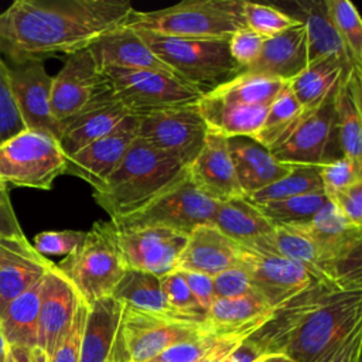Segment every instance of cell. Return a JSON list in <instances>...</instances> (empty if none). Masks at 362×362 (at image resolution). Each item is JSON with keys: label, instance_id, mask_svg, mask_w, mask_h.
Returning <instances> with one entry per match:
<instances>
[{"label": "cell", "instance_id": "cell-1", "mask_svg": "<svg viewBox=\"0 0 362 362\" xmlns=\"http://www.w3.org/2000/svg\"><path fill=\"white\" fill-rule=\"evenodd\" d=\"M249 339L294 362H361L362 290L318 281L274 307Z\"/></svg>", "mask_w": 362, "mask_h": 362}, {"label": "cell", "instance_id": "cell-2", "mask_svg": "<svg viewBox=\"0 0 362 362\" xmlns=\"http://www.w3.org/2000/svg\"><path fill=\"white\" fill-rule=\"evenodd\" d=\"M127 0H17L0 13V54L11 64L89 48L126 24Z\"/></svg>", "mask_w": 362, "mask_h": 362}, {"label": "cell", "instance_id": "cell-3", "mask_svg": "<svg viewBox=\"0 0 362 362\" xmlns=\"http://www.w3.org/2000/svg\"><path fill=\"white\" fill-rule=\"evenodd\" d=\"M188 165L178 158L136 139L93 199L110 219L127 216L185 175Z\"/></svg>", "mask_w": 362, "mask_h": 362}, {"label": "cell", "instance_id": "cell-4", "mask_svg": "<svg viewBox=\"0 0 362 362\" xmlns=\"http://www.w3.org/2000/svg\"><path fill=\"white\" fill-rule=\"evenodd\" d=\"M126 25L180 38H229L246 23L243 0H187L160 10H133Z\"/></svg>", "mask_w": 362, "mask_h": 362}, {"label": "cell", "instance_id": "cell-5", "mask_svg": "<svg viewBox=\"0 0 362 362\" xmlns=\"http://www.w3.org/2000/svg\"><path fill=\"white\" fill-rule=\"evenodd\" d=\"M137 33L160 61L202 93L240 72L230 57L229 38H180Z\"/></svg>", "mask_w": 362, "mask_h": 362}, {"label": "cell", "instance_id": "cell-6", "mask_svg": "<svg viewBox=\"0 0 362 362\" xmlns=\"http://www.w3.org/2000/svg\"><path fill=\"white\" fill-rule=\"evenodd\" d=\"M57 266L86 304L112 296L127 270L116 226L110 221H96L86 232L82 245Z\"/></svg>", "mask_w": 362, "mask_h": 362}, {"label": "cell", "instance_id": "cell-7", "mask_svg": "<svg viewBox=\"0 0 362 362\" xmlns=\"http://www.w3.org/2000/svg\"><path fill=\"white\" fill-rule=\"evenodd\" d=\"M65 167L58 139L42 130L25 129L0 146V180L7 185L51 189Z\"/></svg>", "mask_w": 362, "mask_h": 362}, {"label": "cell", "instance_id": "cell-8", "mask_svg": "<svg viewBox=\"0 0 362 362\" xmlns=\"http://www.w3.org/2000/svg\"><path fill=\"white\" fill-rule=\"evenodd\" d=\"M102 74L115 98L134 116L198 103L204 95L189 83L164 72L107 68Z\"/></svg>", "mask_w": 362, "mask_h": 362}, {"label": "cell", "instance_id": "cell-9", "mask_svg": "<svg viewBox=\"0 0 362 362\" xmlns=\"http://www.w3.org/2000/svg\"><path fill=\"white\" fill-rule=\"evenodd\" d=\"M204 332V322L151 315L123 305L113 362H144L157 358L174 344Z\"/></svg>", "mask_w": 362, "mask_h": 362}, {"label": "cell", "instance_id": "cell-10", "mask_svg": "<svg viewBox=\"0 0 362 362\" xmlns=\"http://www.w3.org/2000/svg\"><path fill=\"white\" fill-rule=\"evenodd\" d=\"M218 201L204 195L189 180L188 171L139 211L109 219L116 226L156 225L189 233L194 228L212 223Z\"/></svg>", "mask_w": 362, "mask_h": 362}, {"label": "cell", "instance_id": "cell-11", "mask_svg": "<svg viewBox=\"0 0 362 362\" xmlns=\"http://www.w3.org/2000/svg\"><path fill=\"white\" fill-rule=\"evenodd\" d=\"M335 92L318 107L303 110L288 134L269 148L272 156L286 165L321 167L339 156L334 143H338L335 110Z\"/></svg>", "mask_w": 362, "mask_h": 362}, {"label": "cell", "instance_id": "cell-12", "mask_svg": "<svg viewBox=\"0 0 362 362\" xmlns=\"http://www.w3.org/2000/svg\"><path fill=\"white\" fill-rule=\"evenodd\" d=\"M137 137L185 165L199 153L208 127L198 103L154 110L137 116Z\"/></svg>", "mask_w": 362, "mask_h": 362}, {"label": "cell", "instance_id": "cell-13", "mask_svg": "<svg viewBox=\"0 0 362 362\" xmlns=\"http://www.w3.org/2000/svg\"><path fill=\"white\" fill-rule=\"evenodd\" d=\"M238 264L247 272L255 294L272 308L318 283L303 266L277 252L238 245Z\"/></svg>", "mask_w": 362, "mask_h": 362}, {"label": "cell", "instance_id": "cell-14", "mask_svg": "<svg viewBox=\"0 0 362 362\" xmlns=\"http://www.w3.org/2000/svg\"><path fill=\"white\" fill-rule=\"evenodd\" d=\"M116 230L127 269L147 272L157 277L177 270L178 257L187 243V233L156 225L116 226Z\"/></svg>", "mask_w": 362, "mask_h": 362}, {"label": "cell", "instance_id": "cell-15", "mask_svg": "<svg viewBox=\"0 0 362 362\" xmlns=\"http://www.w3.org/2000/svg\"><path fill=\"white\" fill-rule=\"evenodd\" d=\"M106 85L89 48L68 55L64 66L52 76L51 113L62 126L79 113Z\"/></svg>", "mask_w": 362, "mask_h": 362}, {"label": "cell", "instance_id": "cell-16", "mask_svg": "<svg viewBox=\"0 0 362 362\" xmlns=\"http://www.w3.org/2000/svg\"><path fill=\"white\" fill-rule=\"evenodd\" d=\"M13 98L27 129L47 132L57 139L61 134L59 123L51 113V85L41 59L7 64Z\"/></svg>", "mask_w": 362, "mask_h": 362}, {"label": "cell", "instance_id": "cell-17", "mask_svg": "<svg viewBox=\"0 0 362 362\" xmlns=\"http://www.w3.org/2000/svg\"><path fill=\"white\" fill-rule=\"evenodd\" d=\"M137 116L129 115L110 133L66 157L65 174L79 177L92 189L103 185L137 139Z\"/></svg>", "mask_w": 362, "mask_h": 362}, {"label": "cell", "instance_id": "cell-18", "mask_svg": "<svg viewBox=\"0 0 362 362\" xmlns=\"http://www.w3.org/2000/svg\"><path fill=\"white\" fill-rule=\"evenodd\" d=\"M81 297L68 277L54 263L42 277L38 311L37 346L48 358L66 334Z\"/></svg>", "mask_w": 362, "mask_h": 362}, {"label": "cell", "instance_id": "cell-19", "mask_svg": "<svg viewBox=\"0 0 362 362\" xmlns=\"http://www.w3.org/2000/svg\"><path fill=\"white\" fill-rule=\"evenodd\" d=\"M188 175L192 184L214 201L245 197L228 150V139L216 132H206L199 153L188 165Z\"/></svg>", "mask_w": 362, "mask_h": 362}, {"label": "cell", "instance_id": "cell-20", "mask_svg": "<svg viewBox=\"0 0 362 362\" xmlns=\"http://www.w3.org/2000/svg\"><path fill=\"white\" fill-rule=\"evenodd\" d=\"M130 112L115 98L107 82L105 88L74 117L62 123L59 146L66 157L110 133Z\"/></svg>", "mask_w": 362, "mask_h": 362}, {"label": "cell", "instance_id": "cell-21", "mask_svg": "<svg viewBox=\"0 0 362 362\" xmlns=\"http://www.w3.org/2000/svg\"><path fill=\"white\" fill-rule=\"evenodd\" d=\"M0 317L7 305L42 279L54 264L38 253L25 236L0 240Z\"/></svg>", "mask_w": 362, "mask_h": 362}, {"label": "cell", "instance_id": "cell-22", "mask_svg": "<svg viewBox=\"0 0 362 362\" xmlns=\"http://www.w3.org/2000/svg\"><path fill=\"white\" fill-rule=\"evenodd\" d=\"M89 51L100 71L107 68L150 69L177 76L146 45L140 34L126 24L99 37Z\"/></svg>", "mask_w": 362, "mask_h": 362}, {"label": "cell", "instance_id": "cell-23", "mask_svg": "<svg viewBox=\"0 0 362 362\" xmlns=\"http://www.w3.org/2000/svg\"><path fill=\"white\" fill-rule=\"evenodd\" d=\"M212 225L239 246L276 252L272 243L274 223L246 197L218 202Z\"/></svg>", "mask_w": 362, "mask_h": 362}, {"label": "cell", "instance_id": "cell-24", "mask_svg": "<svg viewBox=\"0 0 362 362\" xmlns=\"http://www.w3.org/2000/svg\"><path fill=\"white\" fill-rule=\"evenodd\" d=\"M273 308L257 294L215 298L208 308L204 327L219 338L246 339L270 317Z\"/></svg>", "mask_w": 362, "mask_h": 362}, {"label": "cell", "instance_id": "cell-25", "mask_svg": "<svg viewBox=\"0 0 362 362\" xmlns=\"http://www.w3.org/2000/svg\"><path fill=\"white\" fill-rule=\"evenodd\" d=\"M238 264V245L212 223L194 228L178 257L177 270L197 272L214 277Z\"/></svg>", "mask_w": 362, "mask_h": 362}, {"label": "cell", "instance_id": "cell-26", "mask_svg": "<svg viewBox=\"0 0 362 362\" xmlns=\"http://www.w3.org/2000/svg\"><path fill=\"white\" fill-rule=\"evenodd\" d=\"M308 65L307 31L300 20L286 31L264 38L257 61L246 72L260 74L281 81H291Z\"/></svg>", "mask_w": 362, "mask_h": 362}, {"label": "cell", "instance_id": "cell-27", "mask_svg": "<svg viewBox=\"0 0 362 362\" xmlns=\"http://www.w3.org/2000/svg\"><path fill=\"white\" fill-rule=\"evenodd\" d=\"M274 250L303 266L317 281L351 290L345 286L338 264L296 225H274Z\"/></svg>", "mask_w": 362, "mask_h": 362}, {"label": "cell", "instance_id": "cell-28", "mask_svg": "<svg viewBox=\"0 0 362 362\" xmlns=\"http://www.w3.org/2000/svg\"><path fill=\"white\" fill-rule=\"evenodd\" d=\"M228 150L245 197L283 178L291 167L277 161L266 147L249 137L228 139Z\"/></svg>", "mask_w": 362, "mask_h": 362}, {"label": "cell", "instance_id": "cell-29", "mask_svg": "<svg viewBox=\"0 0 362 362\" xmlns=\"http://www.w3.org/2000/svg\"><path fill=\"white\" fill-rule=\"evenodd\" d=\"M123 305L112 296L88 304L79 362H113Z\"/></svg>", "mask_w": 362, "mask_h": 362}, {"label": "cell", "instance_id": "cell-30", "mask_svg": "<svg viewBox=\"0 0 362 362\" xmlns=\"http://www.w3.org/2000/svg\"><path fill=\"white\" fill-rule=\"evenodd\" d=\"M362 72L345 74L335 90L334 110L341 156L362 164Z\"/></svg>", "mask_w": 362, "mask_h": 362}, {"label": "cell", "instance_id": "cell-31", "mask_svg": "<svg viewBox=\"0 0 362 362\" xmlns=\"http://www.w3.org/2000/svg\"><path fill=\"white\" fill-rule=\"evenodd\" d=\"M198 107L208 130L216 132L226 139H255L263 126L269 109L264 106H243L228 103L206 95H202L198 102Z\"/></svg>", "mask_w": 362, "mask_h": 362}, {"label": "cell", "instance_id": "cell-32", "mask_svg": "<svg viewBox=\"0 0 362 362\" xmlns=\"http://www.w3.org/2000/svg\"><path fill=\"white\" fill-rule=\"evenodd\" d=\"M352 69L345 61L335 57H322L308 65L291 81L288 88L303 110L318 107L338 88L341 78Z\"/></svg>", "mask_w": 362, "mask_h": 362}, {"label": "cell", "instance_id": "cell-33", "mask_svg": "<svg viewBox=\"0 0 362 362\" xmlns=\"http://www.w3.org/2000/svg\"><path fill=\"white\" fill-rule=\"evenodd\" d=\"M112 297H115L122 305L137 310L140 313L191 321L178 315L168 305L161 290L160 277L147 272L127 269L113 288Z\"/></svg>", "mask_w": 362, "mask_h": 362}, {"label": "cell", "instance_id": "cell-34", "mask_svg": "<svg viewBox=\"0 0 362 362\" xmlns=\"http://www.w3.org/2000/svg\"><path fill=\"white\" fill-rule=\"evenodd\" d=\"M296 4L298 6L301 14V18L298 20L304 23L307 31L308 62L322 57H335L345 61L352 69H355L351 64L345 45L334 25L325 0L297 1Z\"/></svg>", "mask_w": 362, "mask_h": 362}, {"label": "cell", "instance_id": "cell-35", "mask_svg": "<svg viewBox=\"0 0 362 362\" xmlns=\"http://www.w3.org/2000/svg\"><path fill=\"white\" fill-rule=\"evenodd\" d=\"M41 281L14 298L0 317V329L8 346H37Z\"/></svg>", "mask_w": 362, "mask_h": 362}, {"label": "cell", "instance_id": "cell-36", "mask_svg": "<svg viewBox=\"0 0 362 362\" xmlns=\"http://www.w3.org/2000/svg\"><path fill=\"white\" fill-rule=\"evenodd\" d=\"M287 83L277 78L240 71L204 95L235 105L269 107Z\"/></svg>", "mask_w": 362, "mask_h": 362}, {"label": "cell", "instance_id": "cell-37", "mask_svg": "<svg viewBox=\"0 0 362 362\" xmlns=\"http://www.w3.org/2000/svg\"><path fill=\"white\" fill-rule=\"evenodd\" d=\"M311 192H324L320 167L291 165L287 175L247 195L246 198L255 205H260Z\"/></svg>", "mask_w": 362, "mask_h": 362}, {"label": "cell", "instance_id": "cell-38", "mask_svg": "<svg viewBox=\"0 0 362 362\" xmlns=\"http://www.w3.org/2000/svg\"><path fill=\"white\" fill-rule=\"evenodd\" d=\"M301 112L303 109L287 83L281 93L269 106L263 126L253 140L267 150L272 148L288 134Z\"/></svg>", "mask_w": 362, "mask_h": 362}, {"label": "cell", "instance_id": "cell-39", "mask_svg": "<svg viewBox=\"0 0 362 362\" xmlns=\"http://www.w3.org/2000/svg\"><path fill=\"white\" fill-rule=\"evenodd\" d=\"M328 202L324 192H311L256 205L274 225L305 223Z\"/></svg>", "mask_w": 362, "mask_h": 362}, {"label": "cell", "instance_id": "cell-40", "mask_svg": "<svg viewBox=\"0 0 362 362\" xmlns=\"http://www.w3.org/2000/svg\"><path fill=\"white\" fill-rule=\"evenodd\" d=\"M325 3L352 66L362 72V21L355 4L349 0H325Z\"/></svg>", "mask_w": 362, "mask_h": 362}, {"label": "cell", "instance_id": "cell-41", "mask_svg": "<svg viewBox=\"0 0 362 362\" xmlns=\"http://www.w3.org/2000/svg\"><path fill=\"white\" fill-rule=\"evenodd\" d=\"M243 16L246 27L263 38L277 35L300 21L276 7L246 0H243Z\"/></svg>", "mask_w": 362, "mask_h": 362}, {"label": "cell", "instance_id": "cell-42", "mask_svg": "<svg viewBox=\"0 0 362 362\" xmlns=\"http://www.w3.org/2000/svg\"><path fill=\"white\" fill-rule=\"evenodd\" d=\"M160 283L168 305L178 315L195 322H204L205 311L189 291L187 281L180 270H174L160 277Z\"/></svg>", "mask_w": 362, "mask_h": 362}, {"label": "cell", "instance_id": "cell-43", "mask_svg": "<svg viewBox=\"0 0 362 362\" xmlns=\"http://www.w3.org/2000/svg\"><path fill=\"white\" fill-rule=\"evenodd\" d=\"M25 129L11 93L7 62L0 54V146Z\"/></svg>", "mask_w": 362, "mask_h": 362}, {"label": "cell", "instance_id": "cell-44", "mask_svg": "<svg viewBox=\"0 0 362 362\" xmlns=\"http://www.w3.org/2000/svg\"><path fill=\"white\" fill-rule=\"evenodd\" d=\"M324 194L329 195L362 181V164L344 156L320 167Z\"/></svg>", "mask_w": 362, "mask_h": 362}, {"label": "cell", "instance_id": "cell-45", "mask_svg": "<svg viewBox=\"0 0 362 362\" xmlns=\"http://www.w3.org/2000/svg\"><path fill=\"white\" fill-rule=\"evenodd\" d=\"M221 339L223 338L209 334L205 329V332L199 337L174 344L161 352L157 358L161 362H199L216 346Z\"/></svg>", "mask_w": 362, "mask_h": 362}, {"label": "cell", "instance_id": "cell-46", "mask_svg": "<svg viewBox=\"0 0 362 362\" xmlns=\"http://www.w3.org/2000/svg\"><path fill=\"white\" fill-rule=\"evenodd\" d=\"M86 236L85 230H45L40 232L34 238V249L45 255H72L83 242Z\"/></svg>", "mask_w": 362, "mask_h": 362}, {"label": "cell", "instance_id": "cell-47", "mask_svg": "<svg viewBox=\"0 0 362 362\" xmlns=\"http://www.w3.org/2000/svg\"><path fill=\"white\" fill-rule=\"evenodd\" d=\"M86 313H88V304L81 298L78 308L75 311L74 320L66 334L64 335V338L55 348L54 354L51 355L49 362H79L81 341H82Z\"/></svg>", "mask_w": 362, "mask_h": 362}, {"label": "cell", "instance_id": "cell-48", "mask_svg": "<svg viewBox=\"0 0 362 362\" xmlns=\"http://www.w3.org/2000/svg\"><path fill=\"white\" fill-rule=\"evenodd\" d=\"M263 42L264 38L247 27L238 30L229 37V52L240 71H246L257 61Z\"/></svg>", "mask_w": 362, "mask_h": 362}, {"label": "cell", "instance_id": "cell-49", "mask_svg": "<svg viewBox=\"0 0 362 362\" xmlns=\"http://www.w3.org/2000/svg\"><path fill=\"white\" fill-rule=\"evenodd\" d=\"M212 283L215 298H232L255 293L250 277L240 264H235L215 274Z\"/></svg>", "mask_w": 362, "mask_h": 362}, {"label": "cell", "instance_id": "cell-50", "mask_svg": "<svg viewBox=\"0 0 362 362\" xmlns=\"http://www.w3.org/2000/svg\"><path fill=\"white\" fill-rule=\"evenodd\" d=\"M327 198L352 226L362 229V181L329 194Z\"/></svg>", "mask_w": 362, "mask_h": 362}, {"label": "cell", "instance_id": "cell-51", "mask_svg": "<svg viewBox=\"0 0 362 362\" xmlns=\"http://www.w3.org/2000/svg\"><path fill=\"white\" fill-rule=\"evenodd\" d=\"M180 272L182 273L189 291L192 293V296L195 297V300L206 314L208 308L215 300L212 277L208 274L197 273V272H185V270H180Z\"/></svg>", "mask_w": 362, "mask_h": 362}, {"label": "cell", "instance_id": "cell-52", "mask_svg": "<svg viewBox=\"0 0 362 362\" xmlns=\"http://www.w3.org/2000/svg\"><path fill=\"white\" fill-rule=\"evenodd\" d=\"M20 222L10 204L8 194H0V240L23 238Z\"/></svg>", "mask_w": 362, "mask_h": 362}, {"label": "cell", "instance_id": "cell-53", "mask_svg": "<svg viewBox=\"0 0 362 362\" xmlns=\"http://www.w3.org/2000/svg\"><path fill=\"white\" fill-rule=\"evenodd\" d=\"M262 355L263 352L260 351V348L249 338H246L238 348L232 351L228 362H256Z\"/></svg>", "mask_w": 362, "mask_h": 362}, {"label": "cell", "instance_id": "cell-54", "mask_svg": "<svg viewBox=\"0 0 362 362\" xmlns=\"http://www.w3.org/2000/svg\"><path fill=\"white\" fill-rule=\"evenodd\" d=\"M16 362H42L44 356H48L38 346L23 348V346H8Z\"/></svg>", "mask_w": 362, "mask_h": 362}, {"label": "cell", "instance_id": "cell-55", "mask_svg": "<svg viewBox=\"0 0 362 362\" xmlns=\"http://www.w3.org/2000/svg\"><path fill=\"white\" fill-rule=\"evenodd\" d=\"M256 362H294V361L281 352H270V354H263Z\"/></svg>", "mask_w": 362, "mask_h": 362}, {"label": "cell", "instance_id": "cell-56", "mask_svg": "<svg viewBox=\"0 0 362 362\" xmlns=\"http://www.w3.org/2000/svg\"><path fill=\"white\" fill-rule=\"evenodd\" d=\"M7 348H8V345H7V342H6V339H4L3 334H1V329H0V362H3Z\"/></svg>", "mask_w": 362, "mask_h": 362}, {"label": "cell", "instance_id": "cell-57", "mask_svg": "<svg viewBox=\"0 0 362 362\" xmlns=\"http://www.w3.org/2000/svg\"><path fill=\"white\" fill-rule=\"evenodd\" d=\"M3 362H16V361H14V356H13V354H11V351H10V348H7Z\"/></svg>", "mask_w": 362, "mask_h": 362}, {"label": "cell", "instance_id": "cell-58", "mask_svg": "<svg viewBox=\"0 0 362 362\" xmlns=\"http://www.w3.org/2000/svg\"><path fill=\"white\" fill-rule=\"evenodd\" d=\"M0 194H8V185L0 180Z\"/></svg>", "mask_w": 362, "mask_h": 362}, {"label": "cell", "instance_id": "cell-59", "mask_svg": "<svg viewBox=\"0 0 362 362\" xmlns=\"http://www.w3.org/2000/svg\"><path fill=\"white\" fill-rule=\"evenodd\" d=\"M144 362H161L158 358H153V359H148V361H144Z\"/></svg>", "mask_w": 362, "mask_h": 362}, {"label": "cell", "instance_id": "cell-60", "mask_svg": "<svg viewBox=\"0 0 362 362\" xmlns=\"http://www.w3.org/2000/svg\"><path fill=\"white\" fill-rule=\"evenodd\" d=\"M42 362H49V358H48V356H44V359H42Z\"/></svg>", "mask_w": 362, "mask_h": 362}, {"label": "cell", "instance_id": "cell-61", "mask_svg": "<svg viewBox=\"0 0 362 362\" xmlns=\"http://www.w3.org/2000/svg\"><path fill=\"white\" fill-rule=\"evenodd\" d=\"M0 257H1V246H0Z\"/></svg>", "mask_w": 362, "mask_h": 362}]
</instances>
